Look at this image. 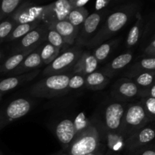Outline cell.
I'll list each match as a JSON object with an SVG mask.
<instances>
[{
	"instance_id": "6da1fadb",
	"label": "cell",
	"mask_w": 155,
	"mask_h": 155,
	"mask_svg": "<svg viewBox=\"0 0 155 155\" xmlns=\"http://www.w3.org/2000/svg\"><path fill=\"white\" fill-rule=\"evenodd\" d=\"M139 5L137 2L130 3L109 15L101 24L96 34L88 46L89 48L101 45L114 36L138 13Z\"/></svg>"
},
{
	"instance_id": "7a4b0ae2",
	"label": "cell",
	"mask_w": 155,
	"mask_h": 155,
	"mask_svg": "<svg viewBox=\"0 0 155 155\" xmlns=\"http://www.w3.org/2000/svg\"><path fill=\"white\" fill-rule=\"evenodd\" d=\"M101 145L100 132L91 124L86 130L77 134L71 145L64 148V153L68 155H86L96 151Z\"/></svg>"
},
{
	"instance_id": "3957f363",
	"label": "cell",
	"mask_w": 155,
	"mask_h": 155,
	"mask_svg": "<svg viewBox=\"0 0 155 155\" xmlns=\"http://www.w3.org/2000/svg\"><path fill=\"white\" fill-rule=\"evenodd\" d=\"M71 74H61L46 77L35 83L30 89V94L39 98H54L69 92L68 82Z\"/></svg>"
},
{
	"instance_id": "277c9868",
	"label": "cell",
	"mask_w": 155,
	"mask_h": 155,
	"mask_svg": "<svg viewBox=\"0 0 155 155\" xmlns=\"http://www.w3.org/2000/svg\"><path fill=\"white\" fill-rule=\"evenodd\" d=\"M149 123L140 101L132 103L126 107L120 134L126 140L138 130L148 126Z\"/></svg>"
},
{
	"instance_id": "5b68a950",
	"label": "cell",
	"mask_w": 155,
	"mask_h": 155,
	"mask_svg": "<svg viewBox=\"0 0 155 155\" xmlns=\"http://www.w3.org/2000/svg\"><path fill=\"white\" fill-rule=\"evenodd\" d=\"M83 52V46L81 45L66 50L44 69L43 75L48 77L65 74V73L74 68Z\"/></svg>"
},
{
	"instance_id": "8992f818",
	"label": "cell",
	"mask_w": 155,
	"mask_h": 155,
	"mask_svg": "<svg viewBox=\"0 0 155 155\" xmlns=\"http://www.w3.org/2000/svg\"><path fill=\"white\" fill-rule=\"evenodd\" d=\"M126 107L125 104L119 101L110 102L106 106L103 114L104 133L120 135V132Z\"/></svg>"
},
{
	"instance_id": "52a82bcc",
	"label": "cell",
	"mask_w": 155,
	"mask_h": 155,
	"mask_svg": "<svg viewBox=\"0 0 155 155\" xmlns=\"http://www.w3.org/2000/svg\"><path fill=\"white\" fill-rule=\"evenodd\" d=\"M32 108V102L26 98H20L11 101L0 110V130L16 120L25 116Z\"/></svg>"
},
{
	"instance_id": "ba28073f",
	"label": "cell",
	"mask_w": 155,
	"mask_h": 155,
	"mask_svg": "<svg viewBox=\"0 0 155 155\" xmlns=\"http://www.w3.org/2000/svg\"><path fill=\"white\" fill-rule=\"evenodd\" d=\"M47 30V27L42 22L36 28L19 39L17 43L12 47L11 54H14L29 50H36L42 42L46 40Z\"/></svg>"
},
{
	"instance_id": "9c48e42d",
	"label": "cell",
	"mask_w": 155,
	"mask_h": 155,
	"mask_svg": "<svg viewBox=\"0 0 155 155\" xmlns=\"http://www.w3.org/2000/svg\"><path fill=\"white\" fill-rule=\"evenodd\" d=\"M107 12H96L89 15L83 24L80 26L76 42L81 46H88L98 32Z\"/></svg>"
},
{
	"instance_id": "30bf717a",
	"label": "cell",
	"mask_w": 155,
	"mask_h": 155,
	"mask_svg": "<svg viewBox=\"0 0 155 155\" xmlns=\"http://www.w3.org/2000/svg\"><path fill=\"white\" fill-rule=\"evenodd\" d=\"M71 10L72 8L69 0H58L44 5L42 22L48 27L59 21H65Z\"/></svg>"
},
{
	"instance_id": "8fae6325",
	"label": "cell",
	"mask_w": 155,
	"mask_h": 155,
	"mask_svg": "<svg viewBox=\"0 0 155 155\" xmlns=\"http://www.w3.org/2000/svg\"><path fill=\"white\" fill-rule=\"evenodd\" d=\"M43 9L44 6L36 5L33 3L24 2L11 15L10 18L17 25L21 24L42 22Z\"/></svg>"
},
{
	"instance_id": "7c38bea8",
	"label": "cell",
	"mask_w": 155,
	"mask_h": 155,
	"mask_svg": "<svg viewBox=\"0 0 155 155\" xmlns=\"http://www.w3.org/2000/svg\"><path fill=\"white\" fill-rule=\"evenodd\" d=\"M155 137L154 128L151 126H146L127 138L124 142V149L128 153L139 150L153 144Z\"/></svg>"
},
{
	"instance_id": "4fadbf2b",
	"label": "cell",
	"mask_w": 155,
	"mask_h": 155,
	"mask_svg": "<svg viewBox=\"0 0 155 155\" xmlns=\"http://www.w3.org/2000/svg\"><path fill=\"white\" fill-rule=\"evenodd\" d=\"M139 88L130 79L121 78L114 85L111 95L117 101L124 102L139 97Z\"/></svg>"
},
{
	"instance_id": "5bb4252c",
	"label": "cell",
	"mask_w": 155,
	"mask_h": 155,
	"mask_svg": "<svg viewBox=\"0 0 155 155\" xmlns=\"http://www.w3.org/2000/svg\"><path fill=\"white\" fill-rule=\"evenodd\" d=\"M39 69L34 70L26 74L8 77L0 81V94L13 90L21 85L24 84L35 78L39 74Z\"/></svg>"
},
{
	"instance_id": "9a60e30c",
	"label": "cell",
	"mask_w": 155,
	"mask_h": 155,
	"mask_svg": "<svg viewBox=\"0 0 155 155\" xmlns=\"http://www.w3.org/2000/svg\"><path fill=\"white\" fill-rule=\"evenodd\" d=\"M55 135L59 142L64 146V148L71 145L77 135L72 120L64 119L59 122L56 126Z\"/></svg>"
},
{
	"instance_id": "2e32d148",
	"label": "cell",
	"mask_w": 155,
	"mask_h": 155,
	"mask_svg": "<svg viewBox=\"0 0 155 155\" xmlns=\"http://www.w3.org/2000/svg\"><path fill=\"white\" fill-rule=\"evenodd\" d=\"M98 61L89 51H83L72 69L73 74H81L86 76L95 72L98 67Z\"/></svg>"
},
{
	"instance_id": "e0dca14e",
	"label": "cell",
	"mask_w": 155,
	"mask_h": 155,
	"mask_svg": "<svg viewBox=\"0 0 155 155\" xmlns=\"http://www.w3.org/2000/svg\"><path fill=\"white\" fill-rule=\"evenodd\" d=\"M39 53H40V48H36L35 51L27 55L24 59V61L20 64L19 66L15 68L14 71H12L10 74L16 76L19 75V74H26V73L38 69L39 67L43 64Z\"/></svg>"
},
{
	"instance_id": "ac0fdd59",
	"label": "cell",
	"mask_w": 155,
	"mask_h": 155,
	"mask_svg": "<svg viewBox=\"0 0 155 155\" xmlns=\"http://www.w3.org/2000/svg\"><path fill=\"white\" fill-rule=\"evenodd\" d=\"M48 27L56 30L64 39V43L71 45L76 42L80 31L79 27H75L66 20L55 23Z\"/></svg>"
},
{
	"instance_id": "d6986e66",
	"label": "cell",
	"mask_w": 155,
	"mask_h": 155,
	"mask_svg": "<svg viewBox=\"0 0 155 155\" xmlns=\"http://www.w3.org/2000/svg\"><path fill=\"white\" fill-rule=\"evenodd\" d=\"M133 54L131 52H126L120 54L110 62L105 68L103 69V74L110 79L117 74L121 70L127 66L132 61Z\"/></svg>"
},
{
	"instance_id": "ffe728a7",
	"label": "cell",
	"mask_w": 155,
	"mask_h": 155,
	"mask_svg": "<svg viewBox=\"0 0 155 155\" xmlns=\"http://www.w3.org/2000/svg\"><path fill=\"white\" fill-rule=\"evenodd\" d=\"M155 58H144L139 61L132 65L125 74V78H132L138 74L149 71H154Z\"/></svg>"
},
{
	"instance_id": "44dd1931",
	"label": "cell",
	"mask_w": 155,
	"mask_h": 155,
	"mask_svg": "<svg viewBox=\"0 0 155 155\" xmlns=\"http://www.w3.org/2000/svg\"><path fill=\"white\" fill-rule=\"evenodd\" d=\"M110 79L102 72L95 71L85 77V86L94 91L103 89L107 86Z\"/></svg>"
},
{
	"instance_id": "7402d4cb",
	"label": "cell",
	"mask_w": 155,
	"mask_h": 155,
	"mask_svg": "<svg viewBox=\"0 0 155 155\" xmlns=\"http://www.w3.org/2000/svg\"><path fill=\"white\" fill-rule=\"evenodd\" d=\"M35 50H29V51H23V52L16 53L12 54L9 58H8L2 66H0V72L10 74L12 71L18 68L20 64L24 61V59L27 55L33 52Z\"/></svg>"
},
{
	"instance_id": "603a6c76",
	"label": "cell",
	"mask_w": 155,
	"mask_h": 155,
	"mask_svg": "<svg viewBox=\"0 0 155 155\" xmlns=\"http://www.w3.org/2000/svg\"><path fill=\"white\" fill-rule=\"evenodd\" d=\"M142 27H143V18L140 13L136 14V21L134 25L131 27L127 39V45L128 48L134 46L138 43L141 36Z\"/></svg>"
},
{
	"instance_id": "cb8c5ba5",
	"label": "cell",
	"mask_w": 155,
	"mask_h": 155,
	"mask_svg": "<svg viewBox=\"0 0 155 155\" xmlns=\"http://www.w3.org/2000/svg\"><path fill=\"white\" fill-rule=\"evenodd\" d=\"M42 22H34V23H30V24H18L15 26V28L12 30L10 34L8 36L5 40L6 42H12V41L16 40V39H21L23 36H25L27 33L30 32L31 30H34L35 28L40 25Z\"/></svg>"
},
{
	"instance_id": "d4e9b609",
	"label": "cell",
	"mask_w": 155,
	"mask_h": 155,
	"mask_svg": "<svg viewBox=\"0 0 155 155\" xmlns=\"http://www.w3.org/2000/svg\"><path fill=\"white\" fill-rule=\"evenodd\" d=\"M24 1L21 0H2L0 1V22L9 18Z\"/></svg>"
},
{
	"instance_id": "484cf974",
	"label": "cell",
	"mask_w": 155,
	"mask_h": 155,
	"mask_svg": "<svg viewBox=\"0 0 155 155\" xmlns=\"http://www.w3.org/2000/svg\"><path fill=\"white\" fill-rule=\"evenodd\" d=\"M88 16H89V12L86 8L72 9L68 16L67 17L66 21L71 23L75 27L80 28Z\"/></svg>"
},
{
	"instance_id": "4316f807",
	"label": "cell",
	"mask_w": 155,
	"mask_h": 155,
	"mask_svg": "<svg viewBox=\"0 0 155 155\" xmlns=\"http://www.w3.org/2000/svg\"><path fill=\"white\" fill-rule=\"evenodd\" d=\"M154 74L155 71L145 72L132 77V78H130V80H131L135 84L137 85L138 87H139V89H143V88L150 87V86L154 85Z\"/></svg>"
},
{
	"instance_id": "83f0119b",
	"label": "cell",
	"mask_w": 155,
	"mask_h": 155,
	"mask_svg": "<svg viewBox=\"0 0 155 155\" xmlns=\"http://www.w3.org/2000/svg\"><path fill=\"white\" fill-rule=\"evenodd\" d=\"M60 49L54 48L50 44L46 43L40 48V58L43 64H49L60 54Z\"/></svg>"
},
{
	"instance_id": "f1b7e54d",
	"label": "cell",
	"mask_w": 155,
	"mask_h": 155,
	"mask_svg": "<svg viewBox=\"0 0 155 155\" xmlns=\"http://www.w3.org/2000/svg\"><path fill=\"white\" fill-rule=\"evenodd\" d=\"M114 44V42H104V43H101L98 48H96V49L94 51L93 55L96 58L98 63L104 61L108 57L113 48Z\"/></svg>"
},
{
	"instance_id": "f546056e",
	"label": "cell",
	"mask_w": 155,
	"mask_h": 155,
	"mask_svg": "<svg viewBox=\"0 0 155 155\" xmlns=\"http://www.w3.org/2000/svg\"><path fill=\"white\" fill-rule=\"evenodd\" d=\"M47 28H48V30H47L46 39L48 41V43L54 46V48L61 50L62 47L65 45L64 39L54 29L51 27H47Z\"/></svg>"
},
{
	"instance_id": "4dcf8cb0",
	"label": "cell",
	"mask_w": 155,
	"mask_h": 155,
	"mask_svg": "<svg viewBox=\"0 0 155 155\" xmlns=\"http://www.w3.org/2000/svg\"><path fill=\"white\" fill-rule=\"evenodd\" d=\"M139 101L142 104L150 122L154 121L155 117V98L145 97V98H141Z\"/></svg>"
},
{
	"instance_id": "1f68e13d",
	"label": "cell",
	"mask_w": 155,
	"mask_h": 155,
	"mask_svg": "<svg viewBox=\"0 0 155 155\" xmlns=\"http://www.w3.org/2000/svg\"><path fill=\"white\" fill-rule=\"evenodd\" d=\"M16 25L17 24L10 17L0 22V43L5 40Z\"/></svg>"
},
{
	"instance_id": "d6a6232c",
	"label": "cell",
	"mask_w": 155,
	"mask_h": 155,
	"mask_svg": "<svg viewBox=\"0 0 155 155\" xmlns=\"http://www.w3.org/2000/svg\"><path fill=\"white\" fill-rule=\"evenodd\" d=\"M85 86V77L81 74H74L71 76L68 82V90L71 89H77Z\"/></svg>"
},
{
	"instance_id": "836d02e7",
	"label": "cell",
	"mask_w": 155,
	"mask_h": 155,
	"mask_svg": "<svg viewBox=\"0 0 155 155\" xmlns=\"http://www.w3.org/2000/svg\"><path fill=\"white\" fill-rule=\"evenodd\" d=\"M74 124V127H75V131L77 134L81 133L82 131L86 130L87 127H89L90 126V124L92 123L90 121L88 120L87 119H86L85 116L83 115V114H80V115L77 116V117L76 118L75 121H73ZM77 136V135H76Z\"/></svg>"
},
{
	"instance_id": "e575fe53",
	"label": "cell",
	"mask_w": 155,
	"mask_h": 155,
	"mask_svg": "<svg viewBox=\"0 0 155 155\" xmlns=\"http://www.w3.org/2000/svg\"><path fill=\"white\" fill-rule=\"evenodd\" d=\"M130 155H155V150L154 144L145 146L139 150L129 153Z\"/></svg>"
},
{
	"instance_id": "d590c367",
	"label": "cell",
	"mask_w": 155,
	"mask_h": 155,
	"mask_svg": "<svg viewBox=\"0 0 155 155\" xmlns=\"http://www.w3.org/2000/svg\"><path fill=\"white\" fill-rule=\"evenodd\" d=\"M139 98H145V97H151L155 98V86H150V87L139 89Z\"/></svg>"
},
{
	"instance_id": "8d00e7d4",
	"label": "cell",
	"mask_w": 155,
	"mask_h": 155,
	"mask_svg": "<svg viewBox=\"0 0 155 155\" xmlns=\"http://www.w3.org/2000/svg\"><path fill=\"white\" fill-rule=\"evenodd\" d=\"M144 53L145 55L148 56V58H154L155 55V40L154 38H152V40L149 42L148 46L145 48Z\"/></svg>"
},
{
	"instance_id": "74e56055",
	"label": "cell",
	"mask_w": 155,
	"mask_h": 155,
	"mask_svg": "<svg viewBox=\"0 0 155 155\" xmlns=\"http://www.w3.org/2000/svg\"><path fill=\"white\" fill-rule=\"evenodd\" d=\"M72 9L85 8V6L89 2V0H69Z\"/></svg>"
},
{
	"instance_id": "f35d334b",
	"label": "cell",
	"mask_w": 155,
	"mask_h": 155,
	"mask_svg": "<svg viewBox=\"0 0 155 155\" xmlns=\"http://www.w3.org/2000/svg\"><path fill=\"white\" fill-rule=\"evenodd\" d=\"M110 3H111L110 0H98L95 2V11L96 12H101V10H103L104 8L107 7Z\"/></svg>"
},
{
	"instance_id": "ab89813d",
	"label": "cell",
	"mask_w": 155,
	"mask_h": 155,
	"mask_svg": "<svg viewBox=\"0 0 155 155\" xmlns=\"http://www.w3.org/2000/svg\"><path fill=\"white\" fill-rule=\"evenodd\" d=\"M106 151H106L104 146H103V145H100L99 148H98L96 151H94V152H92V153H90V154H86V155H102V154H104Z\"/></svg>"
},
{
	"instance_id": "60d3db41",
	"label": "cell",
	"mask_w": 155,
	"mask_h": 155,
	"mask_svg": "<svg viewBox=\"0 0 155 155\" xmlns=\"http://www.w3.org/2000/svg\"><path fill=\"white\" fill-rule=\"evenodd\" d=\"M56 155H68V154H65L64 152H61V153H59V154H56Z\"/></svg>"
},
{
	"instance_id": "b9f144b4",
	"label": "cell",
	"mask_w": 155,
	"mask_h": 155,
	"mask_svg": "<svg viewBox=\"0 0 155 155\" xmlns=\"http://www.w3.org/2000/svg\"><path fill=\"white\" fill-rule=\"evenodd\" d=\"M108 155H115L114 154H113V152L110 151H108Z\"/></svg>"
},
{
	"instance_id": "7bdbcfd3",
	"label": "cell",
	"mask_w": 155,
	"mask_h": 155,
	"mask_svg": "<svg viewBox=\"0 0 155 155\" xmlns=\"http://www.w3.org/2000/svg\"><path fill=\"white\" fill-rule=\"evenodd\" d=\"M102 155H108V151H106V152L104 153V154H102Z\"/></svg>"
},
{
	"instance_id": "ee69618b",
	"label": "cell",
	"mask_w": 155,
	"mask_h": 155,
	"mask_svg": "<svg viewBox=\"0 0 155 155\" xmlns=\"http://www.w3.org/2000/svg\"><path fill=\"white\" fill-rule=\"evenodd\" d=\"M2 54L1 51H0V60H1V58H2Z\"/></svg>"
},
{
	"instance_id": "f6af8a7d",
	"label": "cell",
	"mask_w": 155,
	"mask_h": 155,
	"mask_svg": "<svg viewBox=\"0 0 155 155\" xmlns=\"http://www.w3.org/2000/svg\"><path fill=\"white\" fill-rule=\"evenodd\" d=\"M0 155H2V154L1 153V151H0Z\"/></svg>"
}]
</instances>
